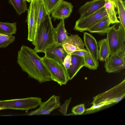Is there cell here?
<instances>
[{
  "mask_svg": "<svg viewBox=\"0 0 125 125\" xmlns=\"http://www.w3.org/2000/svg\"><path fill=\"white\" fill-rule=\"evenodd\" d=\"M68 36L65 27L64 20H60L59 23L54 29L55 43L62 45L66 40Z\"/></svg>",
  "mask_w": 125,
  "mask_h": 125,
  "instance_id": "e0dca14e",
  "label": "cell"
},
{
  "mask_svg": "<svg viewBox=\"0 0 125 125\" xmlns=\"http://www.w3.org/2000/svg\"><path fill=\"white\" fill-rule=\"evenodd\" d=\"M89 53L87 49V48H84L83 49L74 52L72 53L71 54L77 55L83 57L85 55Z\"/></svg>",
  "mask_w": 125,
  "mask_h": 125,
  "instance_id": "f546056e",
  "label": "cell"
},
{
  "mask_svg": "<svg viewBox=\"0 0 125 125\" xmlns=\"http://www.w3.org/2000/svg\"><path fill=\"white\" fill-rule=\"evenodd\" d=\"M48 14L43 0L36 1L35 17L37 26L45 18Z\"/></svg>",
  "mask_w": 125,
  "mask_h": 125,
  "instance_id": "ffe728a7",
  "label": "cell"
},
{
  "mask_svg": "<svg viewBox=\"0 0 125 125\" xmlns=\"http://www.w3.org/2000/svg\"><path fill=\"white\" fill-rule=\"evenodd\" d=\"M104 8L111 24L120 23L118 20V14L116 2L112 0H105Z\"/></svg>",
  "mask_w": 125,
  "mask_h": 125,
  "instance_id": "ac0fdd59",
  "label": "cell"
},
{
  "mask_svg": "<svg viewBox=\"0 0 125 125\" xmlns=\"http://www.w3.org/2000/svg\"><path fill=\"white\" fill-rule=\"evenodd\" d=\"M71 61V54H68L64 60L63 64L66 69L67 70L69 68Z\"/></svg>",
  "mask_w": 125,
  "mask_h": 125,
  "instance_id": "4dcf8cb0",
  "label": "cell"
},
{
  "mask_svg": "<svg viewBox=\"0 0 125 125\" xmlns=\"http://www.w3.org/2000/svg\"><path fill=\"white\" fill-rule=\"evenodd\" d=\"M105 0H93L87 2L80 7L78 10L80 14L79 19L91 15L104 7Z\"/></svg>",
  "mask_w": 125,
  "mask_h": 125,
  "instance_id": "8fae6325",
  "label": "cell"
},
{
  "mask_svg": "<svg viewBox=\"0 0 125 125\" xmlns=\"http://www.w3.org/2000/svg\"><path fill=\"white\" fill-rule=\"evenodd\" d=\"M113 0L115 1V2H116V1H117V0Z\"/></svg>",
  "mask_w": 125,
  "mask_h": 125,
  "instance_id": "e575fe53",
  "label": "cell"
},
{
  "mask_svg": "<svg viewBox=\"0 0 125 125\" xmlns=\"http://www.w3.org/2000/svg\"><path fill=\"white\" fill-rule=\"evenodd\" d=\"M63 0H43L48 15H50L52 11Z\"/></svg>",
  "mask_w": 125,
  "mask_h": 125,
  "instance_id": "4316f807",
  "label": "cell"
},
{
  "mask_svg": "<svg viewBox=\"0 0 125 125\" xmlns=\"http://www.w3.org/2000/svg\"><path fill=\"white\" fill-rule=\"evenodd\" d=\"M31 0H28V2H30Z\"/></svg>",
  "mask_w": 125,
  "mask_h": 125,
  "instance_id": "d6a6232c",
  "label": "cell"
},
{
  "mask_svg": "<svg viewBox=\"0 0 125 125\" xmlns=\"http://www.w3.org/2000/svg\"><path fill=\"white\" fill-rule=\"evenodd\" d=\"M60 96L53 95L47 101L42 102L38 108L31 112L29 115H48L52 112L59 107L61 105Z\"/></svg>",
  "mask_w": 125,
  "mask_h": 125,
  "instance_id": "ba28073f",
  "label": "cell"
},
{
  "mask_svg": "<svg viewBox=\"0 0 125 125\" xmlns=\"http://www.w3.org/2000/svg\"><path fill=\"white\" fill-rule=\"evenodd\" d=\"M119 23L110 27L106 32L110 55L125 51V29Z\"/></svg>",
  "mask_w": 125,
  "mask_h": 125,
  "instance_id": "277c9868",
  "label": "cell"
},
{
  "mask_svg": "<svg viewBox=\"0 0 125 125\" xmlns=\"http://www.w3.org/2000/svg\"><path fill=\"white\" fill-rule=\"evenodd\" d=\"M71 100V98L66 100L63 104L60 105L59 107V111L64 115L66 114L67 109Z\"/></svg>",
  "mask_w": 125,
  "mask_h": 125,
  "instance_id": "f1b7e54d",
  "label": "cell"
},
{
  "mask_svg": "<svg viewBox=\"0 0 125 125\" xmlns=\"http://www.w3.org/2000/svg\"><path fill=\"white\" fill-rule=\"evenodd\" d=\"M125 96V79L110 89L94 97L92 105L97 104L102 107L114 103H117Z\"/></svg>",
  "mask_w": 125,
  "mask_h": 125,
  "instance_id": "3957f363",
  "label": "cell"
},
{
  "mask_svg": "<svg viewBox=\"0 0 125 125\" xmlns=\"http://www.w3.org/2000/svg\"><path fill=\"white\" fill-rule=\"evenodd\" d=\"M86 110L84 104H83L73 107L72 112L75 115H82Z\"/></svg>",
  "mask_w": 125,
  "mask_h": 125,
  "instance_id": "83f0119b",
  "label": "cell"
},
{
  "mask_svg": "<svg viewBox=\"0 0 125 125\" xmlns=\"http://www.w3.org/2000/svg\"><path fill=\"white\" fill-rule=\"evenodd\" d=\"M73 8L71 3L63 0L52 12L51 17L54 21L57 19L64 20L70 16Z\"/></svg>",
  "mask_w": 125,
  "mask_h": 125,
  "instance_id": "4fadbf2b",
  "label": "cell"
},
{
  "mask_svg": "<svg viewBox=\"0 0 125 125\" xmlns=\"http://www.w3.org/2000/svg\"><path fill=\"white\" fill-rule=\"evenodd\" d=\"M84 45L88 51L90 55L96 60H99L98 45L94 38L90 33H84Z\"/></svg>",
  "mask_w": 125,
  "mask_h": 125,
  "instance_id": "9a60e30c",
  "label": "cell"
},
{
  "mask_svg": "<svg viewBox=\"0 0 125 125\" xmlns=\"http://www.w3.org/2000/svg\"><path fill=\"white\" fill-rule=\"evenodd\" d=\"M98 44L99 48V60L101 61H105L110 55V50L106 39H104L99 41Z\"/></svg>",
  "mask_w": 125,
  "mask_h": 125,
  "instance_id": "44dd1931",
  "label": "cell"
},
{
  "mask_svg": "<svg viewBox=\"0 0 125 125\" xmlns=\"http://www.w3.org/2000/svg\"><path fill=\"white\" fill-rule=\"evenodd\" d=\"M84 66V63L83 57L75 55H71V64L67 70L69 80H71Z\"/></svg>",
  "mask_w": 125,
  "mask_h": 125,
  "instance_id": "2e32d148",
  "label": "cell"
},
{
  "mask_svg": "<svg viewBox=\"0 0 125 125\" xmlns=\"http://www.w3.org/2000/svg\"><path fill=\"white\" fill-rule=\"evenodd\" d=\"M23 0L25 1H27V2L28 1V0Z\"/></svg>",
  "mask_w": 125,
  "mask_h": 125,
  "instance_id": "d590c367",
  "label": "cell"
},
{
  "mask_svg": "<svg viewBox=\"0 0 125 125\" xmlns=\"http://www.w3.org/2000/svg\"><path fill=\"white\" fill-rule=\"evenodd\" d=\"M42 102L38 97H30L22 99L0 100V106L5 109H10L25 111L36 108Z\"/></svg>",
  "mask_w": 125,
  "mask_h": 125,
  "instance_id": "8992f818",
  "label": "cell"
},
{
  "mask_svg": "<svg viewBox=\"0 0 125 125\" xmlns=\"http://www.w3.org/2000/svg\"><path fill=\"white\" fill-rule=\"evenodd\" d=\"M36 1L31 0L28 9L26 21L28 25L27 40L32 42L34 40L37 27L35 17V9Z\"/></svg>",
  "mask_w": 125,
  "mask_h": 125,
  "instance_id": "7c38bea8",
  "label": "cell"
},
{
  "mask_svg": "<svg viewBox=\"0 0 125 125\" xmlns=\"http://www.w3.org/2000/svg\"><path fill=\"white\" fill-rule=\"evenodd\" d=\"M125 60L118 53L110 55L105 61L106 71L109 73L120 72L125 68Z\"/></svg>",
  "mask_w": 125,
  "mask_h": 125,
  "instance_id": "30bf717a",
  "label": "cell"
},
{
  "mask_svg": "<svg viewBox=\"0 0 125 125\" xmlns=\"http://www.w3.org/2000/svg\"><path fill=\"white\" fill-rule=\"evenodd\" d=\"M33 1H38L40 0H33Z\"/></svg>",
  "mask_w": 125,
  "mask_h": 125,
  "instance_id": "836d02e7",
  "label": "cell"
},
{
  "mask_svg": "<svg viewBox=\"0 0 125 125\" xmlns=\"http://www.w3.org/2000/svg\"><path fill=\"white\" fill-rule=\"evenodd\" d=\"M107 16L104 7L85 18L79 19L75 22L74 29L80 32L87 31L100 20Z\"/></svg>",
  "mask_w": 125,
  "mask_h": 125,
  "instance_id": "52a82bcc",
  "label": "cell"
},
{
  "mask_svg": "<svg viewBox=\"0 0 125 125\" xmlns=\"http://www.w3.org/2000/svg\"><path fill=\"white\" fill-rule=\"evenodd\" d=\"M42 58L50 74L51 80L56 82L60 86L66 84L69 80L67 70L64 65L45 56Z\"/></svg>",
  "mask_w": 125,
  "mask_h": 125,
  "instance_id": "5b68a950",
  "label": "cell"
},
{
  "mask_svg": "<svg viewBox=\"0 0 125 125\" xmlns=\"http://www.w3.org/2000/svg\"><path fill=\"white\" fill-rule=\"evenodd\" d=\"M17 23L0 22V33L12 35L16 33L17 30Z\"/></svg>",
  "mask_w": 125,
  "mask_h": 125,
  "instance_id": "7402d4cb",
  "label": "cell"
},
{
  "mask_svg": "<svg viewBox=\"0 0 125 125\" xmlns=\"http://www.w3.org/2000/svg\"><path fill=\"white\" fill-rule=\"evenodd\" d=\"M62 45L68 54L84 49L83 41L77 34L68 36Z\"/></svg>",
  "mask_w": 125,
  "mask_h": 125,
  "instance_id": "5bb4252c",
  "label": "cell"
},
{
  "mask_svg": "<svg viewBox=\"0 0 125 125\" xmlns=\"http://www.w3.org/2000/svg\"><path fill=\"white\" fill-rule=\"evenodd\" d=\"M4 109H5L4 108L0 106V110H4Z\"/></svg>",
  "mask_w": 125,
  "mask_h": 125,
  "instance_id": "1f68e13d",
  "label": "cell"
},
{
  "mask_svg": "<svg viewBox=\"0 0 125 125\" xmlns=\"http://www.w3.org/2000/svg\"><path fill=\"white\" fill-rule=\"evenodd\" d=\"M15 37L0 33V49L5 48L15 41Z\"/></svg>",
  "mask_w": 125,
  "mask_h": 125,
  "instance_id": "484cf974",
  "label": "cell"
},
{
  "mask_svg": "<svg viewBox=\"0 0 125 125\" xmlns=\"http://www.w3.org/2000/svg\"><path fill=\"white\" fill-rule=\"evenodd\" d=\"M83 58L84 66L91 70H95L99 66L98 61L96 60L89 53L85 55Z\"/></svg>",
  "mask_w": 125,
  "mask_h": 125,
  "instance_id": "d4e9b609",
  "label": "cell"
},
{
  "mask_svg": "<svg viewBox=\"0 0 125 125\" xmlns=\"http://www.w3.org/2000/svg\"><path fill=\"white\" fill-rule=\"evenodd\" d=\"M111 24L109 18L107 16L94 24L88 31L91 33L103 34L106 33Z\"/></svg>",
  "mask_w": 125,
  "mask_h": 125,
  "instance_id": "d6986e66",
  "label": "cell"
},
{
  "mask_svg": "<svg viewBox=\"0 0 125 125\" xmlns=\"http://www.w3.org/2000/svg\"><path fill=\"white\" fill-rule=\"evenodd\" d=\"M9 3L11 4L19 15L27 11V4L23 0H9Z\"/></svg>",
  "mask_w": 125,
  "mask_h": 125,
  "instance_id": "603a6c76",
  "label": "cell"
},
{
  "mask_svg": "<svg viewBox=\"0 0 125 125\" xmlns=\"http://www.w3.org/2000/svg\"><path fill=\"white\" fill-rule=\"evenodd\" d=\"M117 6L118 18L120 20L121 25L125 29V1L123 0H117L116 2Z\"/></svg>",
  "mask_w": 125,
  "mask_h": 125,
  "instance_id": "cb8c5ba5",
  "label": "cell"
},
{
  "mask_svg": "<svg viewBox=\"0 0 125 125\" xmlns=\"http://www.w3.org/2000/svg\"><path fill=\"white\" fill-rule=\"evenodd\" d=\"M54 29L50 15H48L37 26L32 42L35 46L34 50L37 53H44L48 47L55 43Z\"/></svg>",
  "mask_w": 125,
  "mask_h": 125,
  "instance_id": "7a4b0ae2",
  "label": "cell"
},
{
  "mask_svg": "<svg viewBox=\"0 0 125 125\" xmlns=\"http://www.w3.org/2000/svg\"><path fill=\"white\" fill-rule=\"evenodd\" d=\"M17 62L23 72L40 83L51 81L50 74L42 57L34 50L22 46L18 52Z\"/></svg>",
  "mask_w": 125,
  "mask_h": 125,
  "instance_id": "6da1fadb",
  "label": "cell"
},
{
  "mask_svg": "<svg viewBox=\"0 0 125 125\" xmlns=\"http://www.w3.org/2000/svg\"><path fill=\"white\" fill-rule=\"evenodd\" d=\"M44 53L45 56L47 58L63 65L64 58L68 54L62 45L55 43L48 47Z\"/></svg>",
  "mask_w": 125,
  "mask_h": 125,
  "instance_id": "9c48e42d",
  "label": "cell"
}]
</instances>
